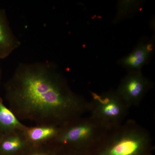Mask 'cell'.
Masks as SVG:
<instances>
[{
	"mask_svg": "<svg viewBox=\"0 0 155 155\" xmlns=\"http://www.w3.org/2000/svg\"><path fill=\"white\" fill-rule=\"evenodd\" d=\"M10 109L20 121L63 127L88 112L54 64H19L6 84Z\"/></svg>",
	"mask_w": 155,
	"mask_h": 155,
	"instance_id": "obj_1",
	"label": "cell"
},
{
	"mask_svg": "<svg viewBox=\"0 0 155 155\" xmlns=\"http://www.w3.org/2000/svg\"><path fill=\"white\" fill-rule=\"evenodd\" d=\"M149 131L134 120L106 132L87 155H153Z\"/></svg>",
	"mask_w": 155,
	"mask_h": 155,
	"instance_id": "obj_2",
	"label": "cell"
},
{
	"mask_svg": "<svg viewBox=\"0 0 155 155\" xmlns=\"http://www.w3.org/2000/svg\"><path fill=\"white\" fill-rule=\"evenodd\" d=\"M108 130L91 116H82L62 127L51 143L58 149L87 155Z\"/></svg>",
	"mask_w": 155,
	"mask_h": 155,
	"instance_id": "obj_3",
	"label": "cell"
},
{
	"mask_svg": "<svg viewBox=\"0 0 155 155\" xmlns=\"http://www.w3.org/2000/svg\"><path fill=\"white\" fill-rule=\"evenodd\" d=\"M88 101L90 116L107 130L125 122L129 108L116 91L97 94L91 93Z\"/></svg>",
	"mask_w": 155,
	"mask_h": 155,
	"instance_id": "obj_4",
	"label": "cell"
},
{
	"mask_svg": "<svg viewBox=\"0 0 155 155\" xmlns=\"http://www.w3.org/2000/svg\"><path fill=\"white\" fill-rule=\"evenodd\" d=\"M151 86L140 71H130L122 79L116 91L129 108L140 104Z\"/></svg>",
	"mask_w": 155,
	"mask_h": 155,
	"instance_id": "obj_5",
	"label": "cell"
},
{
	"mask_svg": "<svg viewBox=\"0 0 155 155\" xmlns=\"http://www.w3.org/2000/svg\"><path fill=\"white\" fill-rule=\"evenodd\" d=\"M61 127L54 125L27 126L23 133L30 145H40L51 143L58 136Z\"/></svg>",
	"mask_w": 155,
	"mask_h": 155,
	"instance_id": "obj_6",
	"label": "cell"
},
{
	"mask_svg": "<svg viewBox=\"0 0 155 155\" xmlns=\"http://www.w3.org/2000/svg\"><path fill=\"white\" fill-rule=\"evenodd\" d=\"M20 44L10 28L5 10L0 9V59L8 58Z\"/></svg>",
	"mask_w": 155,
	"mask_h": 155,
	"instance_id": "obj_7",
	"label": "cell"
},
{
	"mask_svg": "<svg viewBox=\"0 0 155 155\" xmlns=\"http://www.w3.org/2000/svg\"><path fill=\"white\" fill-rule=\"evenodd\" d=\"M153 50V46L151 43H142L121 61V64L131 71H140L146 64Z\"/></svg>",
	"mask_w": 155,
	"mask_h": 155,
	"instance_id": "obj_8",
	"label": "cell"
},
{
	"mask_svg": "<svg viewBox=\"0 0 155 155\" xmlns=\"http://www.w3.org/2000/svg\"><path fill=\"white\" fill-rule=\"evenodd\" d=\"M23 130H16L4 134L0 140V150L3 154L15 155L30 146Z\"/></svg>",
	"mask_w": 155,
	"mask_h": 155,
	"instance_id": "obj_9",
	"label": "cell"
},
{
	"mask_svg": "<svg viewBox=\"0 0 155 155\" xmlns=\"http://www.w3.org/2000/svg\"><path fill=\"white\" fill-rule=\"evenodd\" d=\"M27 127L3 104L0 98V130L4 134L16 131L23 130Z\"/></svg>",
	"mask_w": 155,
	"mask_h": 155,
	"instance_id": "obj_10",
	"label": "cell"
},
{
	"mask_svg": "<svg viewBox=\"0 0 155 155\" xmlns=\"http://www.w3.org/2000/svg\"><path fill=\"white\" fill-rule=\"evenodd\" d=\"M63 150V149H62ZM64 150L66 152V153L65 154L63 155H80L76 153L73 152L71 151L68 150Z\"/></svg>",
	"mask_w": 155,
	"mask_h": 155,
	"instance_id": "obj_11",
	"label": "cell"
},
{
	"mask_svg": "<svg viewBox=\"0 0 155 155\" xmlns=\"http://www.w3.org/2000/svg\"><path fill=\"white\" fill-rule=\"evenodd\" d=\"M31 155H49L48 153L44 152H38L35 153Z\"/></svg>",
	"mask_w": 155,
	"mask_h": 155,
	"instance_id": "obj_12",
	"label": "cell"
},
{
	"mask_svg": "<svg viewBox=\"0 0 155 155\" xmlns=\"http://www.w3.org/2000/svg\"><path fill=\"white\" fill-rule=\"evenodd\" d=\"M0 75H1V69H0Z\"/></svg>",
	"mask_w": 155,
	"mask_h": 155,
	"instance_id": "obj_13",
	"label": "cell"
},
{
	"mask_svg": "<svg viewBox=\"0 0 155 155\" xmlns=\"http://www.w3.org/2000/svg\"><path fill=\"white\" fill-rule=\"evenodd\" d=\"M0 140H1V139H0Z\"/></svg>",
	"mask_w": 155,
	"mask_h": 155,
	"instance_id": "obj_14",
	"label": "cell"
}]
</instances>
